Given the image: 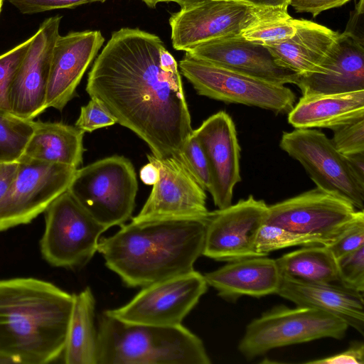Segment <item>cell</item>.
<instances>
[{
  "label": "cell",
  "instance_id": "1",
  "mask_svg": "<svg viewBox=\"0 0 364 364\" xmlns=\"http://www.w3.org/2000/svg\"><path fill=\"white\" fill-rule=\"evenodd\" d=\"M86 92L154 156L181 161L193 129L178 65L159 37L138 28L113 32L88 74Z\"/></svg>",
  "mask_w": 364,
  "mask_h": 364
},
{
  "label": "cell",
  "instance_id": "2",
  "mask_svg": "<svg viewBox=\"0 0 364 364\" xmlns=\"http://www.w3.org/2000/svg\"><path fill=\"white\" fill-rule=\"evenodd\" d=\"M210 213L205 218H133L113 235L100 238L97 252L107 268L131 287L189 272L203 255Z\"/></svg>",
  "mask_w": 364,
  "mask_h": 364
},
{
  "label": "cell",
  "instance_id": "3",
  "mask_svg": "<svg viewBox=\"0 0 364 364\" xmlns=\"http://www.w3.org/2000/svg\"><path fill=\"white\" fill-rule=\"evenodd\" d=\"M73 294L28 277L0 280V360L43 364L63 353Z\"/></svg>",
  "mask_w": 364,
  "mask_h": 364
},
{
  "label": "cell",
  "instance_id": "4",
  "mask_svg": "<svg viewBox=\"0 0 364 364\" xmlns=\"http://www.w3.org/2000/svg\"><path fill=\"white\" fill-rule=\"evenodd\" d=\"M210 364L202 340L182 326L127 323L105 311L99 319L97 364Z\"/></svg>",
  "mask_w": 364,
  "mask_h": 364
},
{
  "label": "cell",
  "instance_id": "5",
  "mask_svg": "<svg viewBox=\"0 0 364 364\" xmlns=\"http://www.w3.org/2000/svg\"><path fill=\"white\" fill-rule=\"evenodd\" d=\"M67 191L92 218L109 228L124 225L132 216L138 184L132 162L112 156L77 168Z\"/></svg>",
  "mask_w": 364,
  "mask_h": 364
},
{
  "label": "cell",
  "instance_id": "6",
  "mask_svg": "<svg viewBox=\"0 0 364 364\" xmlns=\"http://www.w3.org/2000/svg\"><path fill=\"white\" fill-rule=\"evenodd\" d=\"M348 327L339 318L315 308L277 306L247 326L238 350L252 360L277 348L323 338L342 339Z\"/></svg>",
  "mask_w": 364,
  "mask_h": 364
},
{
  "label": "cell",
  "instance_id": "7",
  "mask_svg": "<svg viewBox=\"0 0 364 364\" xmlns=\"http://www.w3.org/2000/svg\"><path fill=\"white\" fill-rule=\"evenodd\" d=\"M40 245L51 265L73 268L86 264L97 252L101 235L108 228L92 218L65 191L48 205Z\"/></svg>",
  "mask_w": 364,
  "mask_h": 364
},
{
  "label": "cell",
  "instance_id": "8",
  "mask_svg": "<svg viewBox=\"0 0 364 364\" xmlns=\"http://www.w3.org/2000/svg\"><path fill=\"white\" fill-rule=\"evenodd\" d=\"M181 73L200 95L288 114L296 96L284 85L248 76L188 56L179 62Z\"/></svg>",
  "mask_w": 364,
  "mask_h": 364
},
{
  "label": "cell",
  "instance_id": "9",
  "mask_svg": "<svg viewBox=\"0 0 364 364\" xmlns=\"http://www.w3.org/2000/svg\"><path fill=\"white\" fill-rule=\"evenodd\" d=\"M279 146L303 166L317 188L363 210L364 183L325 134L313 128L295 129L283 133Z\"/></svg>",
  "mask_w": 364,
  "mask_h": 364
},
{
  "label": "cell",
  "instance_id": "10",
  "mask_svg": "<svg viewBox=\"0 0 364 364\" xmlns=\"http://www.w3.org/2000/svg\"><path fill=\"white\" fill-rule=\"evenodd\" d=\"M77 168L21 157L0 200V231L31 223L67 191Z\"/></svg>",
  "mask_w": 364,
  "mask_h": 364
},
{
  "label": "cell",
  "instance_id": "11",
  "mask_svg": "<svg viewBox=\"0 0 364 364\" xmlns=\"http://www.w3.org/2000/svg\"><path fill=\"white\" fill-rule=\"evenodd\" d=\"M208 286L204 275L193 269L144 287L129 303L105 312L127 323L178 326L198 304Z\"/></svg>",
  "mask_w": 364,
  "mask_h": 364
},
{
  "label": "cell",
  "instance_id": "12",
  "mask_svg": "<svg viewBox=\"0 0 364 364\" xmlns=\"http://www.w3.org/2000/svg\"><path fill=\"white\" fill-rule=\"evenodd\" d=\"M270 11L229 0H201L183 6L169 18L173 47L186 51L210 40L239 35Z\"/></svg>",
  "mask_w": 364,
  "mask_h": 364
},
{
  "label": "cell",
  "instance_id": "13",
  "mask_svg": "<svg viewBox=\"0 0 364 364\" xmlns=\"http://www.w3.org/2000/svg\"><path fill=\"white\" fill-rule=\"evenodd\" d=\"M356 210L347 200L316 187L268 205L264 223L333 240Z\"/></svg>",
  "mask_w": 364,
  "mask_h": 364
},
{
  "label": "cell",
  "instance_id": "14",
  "mask_svg": "<svg viewBox=\"0 0 364 364\" xmlns=\"http://www.w3.org/2000/svg\"><path fill=\"white\" fill-rule=\"evenodd\" d=\"M267 208L263 200L250 196L234 205L210 212L203 255L228 262L259 256L255 243Z\"/></svg>",
  "mask_w": 364,
  "mask_h": 364
},
{
  "label": "cell",
  "instance_id": "15",
  "mask_svg": "<svg viewBox=\"0 0 364 364\" xmlns=\"http://www.w3.org/2000/svg\"><path fill=\"white\" fill-rule=\"evenodd\" d=\"M61 16L46 19L40 26L14 77L10 92L12 114L33 120L46 109V93L53 50Z\"/></svg>",
  "mask_w": 364,
  "mask_h": 364
},
{
  "label": "cell",
  "instance_id": "16",
  "mask_svg": "<svg viewBox=\"0 0 364 364\" xmlns=\"http://www.w3.org/2000/svg\"><path fill=\"white\" fill-rule=\"evenodd\" d=\"M147 159L158 168L159 178L134 219L205 218L209 215L205 190L178 159H160L153 154H147Z\"/></svg>",
  "mask_w": 364,
  "mask_h": 364
},
{
  "label": "cell",
  "instance_id": "17",
  "mask_svg": "<svg viewBox=\"0 0 364 364\" xmlns=\"http://www.w3.org/2000/svg\"><path fill=\"white\" fill-rule=\"evenodd\" d=\"M193 134L202 147L208 164V191L218 209L232 204L233 190L241 181L240 146L230 116L220 111L207 119Z\"/></svg>",
  "mask_w": 364,
  "mask_h": 364
},
{
  "label": "cell",
  "instance_id": "18",
  "mask_svg": "<svg viewBox=\"0 0 364 364\" xmlns=\"http://www.w3.org/2000/svg\"><path fill=\"white\" fill-rule=\"evenodd\" d=\"M186 55L276 84H295L299 77L279 65L264 46L240 34L202 43L187 50Z\"/></svg>",
  "mask_w": 364,
  "mask_h": 364
},
{
  "label": "cell",
  "instance_id": "19",
  "mask_svg": "<svg viewBox=\"0 0 364 364\" xmlns=\"http://www.w3.org/2000/svg\"><path fill=\"white\" fill-rule=\"evenodd\" d=\"M105 41L100 31L59 36L50 62L46 107L62 111L75 95L82 76Z\"/></svg>",
  "mask_w": 364,
  "mask_h": 364
},
{
  "label": "cell",
  "instance_id": "20",
  "mask_svg": "<svg viewBox=\"0 0 364 364\" xmlns=\"http://www.w3.org/2000/svg\"><path fill=\"white\" fill-rule=\"evenodd\" d=\"M295 85L303 95L364 90V41L346 31L338 33L320 73L299 75Z\"/></svg>",
  "mask_w": 364,
  "mask_h": 364
},
{
  "label": "cell",
  "instance_id": "21",
  "mask_svg": "<svg viewBox=\"0 0 364 364\" xmlns=\"http://www.w3.org/2000/svg\"><path fill=\"white\" fill-rule=\"evenodd\" d=\"M276 294L297 306L327 312L364 334V299L360 291L340 283L304 282L281 276Z\"/></svg>",
  "mask_w": 364,
  "mask_h": 364
},
{
  "label": "cell",
  "instance_id": "22",
  "mask_svg": "<svg viewBox=\"0 0 364 364\" xmlns=\"http://www.w3.org/2000/svg\"><path fill=\"white\" fill-rule=\"evenodd\" d=\"M204 277L220 296L231 301L243 296L259 298L276 294L281 281L275 259L267 256L230 261Z\"/></svg>",
  "mask_w": 364,
  "mask_h": 364
},
{
  "label": "cell",
  "instance_id": "23",
  "mask_svg": "<svg viewBox=\"0 0 364 364\" xmlns=\"http://www.w3.org/2000/svg\"><path fill=\"white\" fill-rule=\"evenodd\" d=\"M338 36V32L327 27L301 19L291 38L265 47L279 65L306 75L320 73L321 65Z\"/></svg>",
  "mask_w": 364,
  "mask_h": 364
},
{
  "label": "cell",
  "instance_id": "24",
  "mask_svg": "<svg viewBox=\"0 0 364 364\" xmlns=\"http://www.w3.org/2000/svg\"><path fill=\"white\" fill-rule=\"evenodd\" d=\"M362 118H364V90L302 95L288 113V122L296 129H333Z\"/></svg>",
  "mask_w": 364,
  "mask_h": 364
},
{
  "label": "cell",
  "instance_id": "25",
  "mask_svg": "<svg viewBox=\"0 0 364 364\" xmlns=\"http://www.w3.org/2000/svg\"><path fill=\"white\" fill-rule=\"evenodd\" d=\"M84 134L77 127L62 122L34 121L33 132L21 157L77 168L85 151Z\"/></svg>",
  "mask_w": 364,
  "mask_h": 364
},
{
  "label": "cell",
  "instance_id": "26",
  "mask_svg": "<svg viewBox=\"0 0 364 364\" xmlns=\"http://www.w3.org/2000/svg\"><path fill=\"white\" fill-rule=\"evenodd\" d=\"M95 300L90 287L73 294V305L63 350L66 364H97Z\"/></svg>",
  "mask_w": 364,
  "mask_h": 364
},
{
  "label": "cell",
  "instance_id": "27",
  "mask_svg": "<svg viewBox=\"0 0 364 364\" xmlns=\"http://www.w3.org/2000/svg\"><path fill=\"white\" fill-rule=\"evenodd\" d=\"M275 261L282 277L304 282H339L336 259L326 245L305 246Z\"/></svg>",
  "mask_w": 364,
  "mask_h": 364
},
{
  "label": "cell",
  "instance_id": "28",
  "mask_svg": "<svg viewBox=\"0 0 364 364\" xmlns=\"http://www.w3.org/2000/svg\"><path fill=\"white\" fill-rule=\"evenodd\" d=\"M301 21L287 11L272 10L249 25L240 35L250 42L265 46L291 38Z\"/></svg>",
  "mask_w": 364,
  "mask_h": 364
},
{
  "label": "cell",
  "instance_id": "29",
  "mask_svg": "<svg viewBox=\"0 0 364 364\" xmlns=\"http://www.w3.org/2000/svg\"><path fill=\"white\" fill-rule=\"evenodd\" d=\"M333 240L321 237L301 234L279 226L264 223L258 232L255 250L259 256L282 248L294 246L328 245Z\"/></svg>",
  "mask_w": 364,
  "mask_h": 364
},
{
  "label": "cell",
  "instance_id": "30",
  "mask_svg": "<svg viewBox=\"0 0 364 364\" xmlns=\"http://www.w3.org/2000/svg\"><path fill=\"white\" fill-rule=\"evenodd\" d=\"M34 120L0 114V161H18L33 132Z\"/></svg>",
  "mask_w": 364,
  "mask_h": 364
},
{
  "label": "cell",
  "instance_id": "31",
  "mask_svg": "<svg viewBox=\"0 0 364 364\" xmlns=\"http://www.w3.org/2000/svg\"><path fill=\"white\" fill-rule=\"evenodd\" d=\"M32 38L33 36L0 55V114H12L10 106L11 86Z\"/></svg>",
  "mask_w": 364,
  "mask_h": 364
},
{
  "label": "cell",
  "instance_id": "32",
  "mask_svg": "<svg viewBox=\"0 0 364 364\" xmlns=\"http://www.w3.org/2000/svg\"><path fill=\"white\" fill-rule=\"evenodd\" d=\"M336 259L339 283L363 293L364 290V245Z\"/></svg>",
  "mask_w": 364,
  "mask_h": 364
},
{
  "label": "cell",
  "instance_id": "33",
  "mask_svg": "<svg viewBox=\"0 0 364 364\" xmlns=\"http://www.w3.org/2000/svg\"><path fill=\"white\" fill-rule=\"evenodd\" d=\"M181 159L187 170L205 191L210 187V172L205 154L192 133L184 143Z\"/></svg>",
  "mask_w": 364,
  "mask_h": 364
},
{
  "label": "cell",
  "instance_id": "34",
  "mask_svg": "<svg viewBox=\"0 0 364 364\" xmlns=\"http://www.w3.org/2000/svg\"><path fill=\"white\" fill-rule=\"evenodd\" d=\"M362 245H364V211L357 210L333 241L326 246L337 259Z\"/></svg>",
  "mask_w": 364,
  "mask_h": 364
},
{
  "label": "cell",
  "instance_id": "35",
  "mask_svg": "<svg viewBox=\"0 0 364 364\" xmlns=\"http://www.w3.org/2000/svg\"><path fill=\"white\" fill-rule=\"evenodd\" d=\"M331 140L343 155L364 152V118L339 126L333 129Z\"/></svg>",
  "mask_w": 364,
  "mask_h": 364
},
{
  "label": "cell",
  "instance_id": "36",
  "mask_svg": "<svg viewBox=\"0 0 364 364\" xmlns=\"http://www.w3.org/2000/svg\"><path fill=\"white\" fill-rule=\"evenodd\" d=\"M117 123L115 117L96 98L91 97L89 102L81 107L75 127L87 132L109 127Z\"/></svg>",
  "mask_w": 364,
  "mask_h": 364
},
{
  "label": "cell",
  "instance_id": "37",
  "mask_svg": "<svg viewBox=\"0 0 364 364\" xmlns=\"http://www.w3.org/2000/svg\"><path fill=\"white\" fill-rule=\"evenodd\" d=\"M106 0H9L23 14H36L58 9L73 8L90 2Z\"/></svg>",
  "mask_w": 364,
  "mask_h": 364
},
{
  "label": "cell",
  "instance_id": "38",
  "mask_svg": "<svg viewBox=\"0 0 364 364\" xmlns=\"http://www.w3.org/2000/svg\"><path fill=\"white\" fill-rule=\"evenodd\" d=\"M310 364H363L364 345L353 342L346 350L333 355L306 362Z\"/></svg>",
  "mask_w": 364,
  "mask_h": 364
},
{
  "label": "cell",
  "instance_id": "39",
  "mask_svg": "<svg viewBox=\"0 0 364 364\" xmlns=\"http://www.w3.org/2000/svg\"><path fill=\"white\" fill-rule=\"evenodd\" d=\"M350 0H291L289 5L298 13H309L314 17L322 11L340 7Z\"/></svg>",
  "mask_w": 364,
  "mask_h": 364
},
{
  "label": "cell",
  "instance_id": "40",
  "mask_svg": "<svg viewBox=\"0 0 364 364\" xmlns=\"http://www.w3.org/2000/svg\"><path fill=\"white\" fill-rule=\"evenodd\" d=\"M346 26V32L364 41L363 38V0H360Z\"/></svg>",
  "mask_w": 364,
  "mask_h": 364
},
{
  "label": "cell",
  "instance_id": "41",
  "mask_svg": "<svg viewBox=\"0 0 364 364\" xmlns=\"http://www.w3.org/2000/svg\"><path fill=\"white\" fill-rule=\"evenodd\" d=\"M18 168V161H0V200L8 191Z\"/></svg>",
  "mask_w": 364,
  "mask_h": 364
},
{
  "label": "cell",
  "instance_id": "42",
  "mask_svg": "<svg viewBox=\"0 0 364 364\" xmlns=\"http://www.w3.org/2000/svg\"><path fill=\"white\" fill-rule=\"evenodd\" d=\"M240 1L252 6L271 10H280L287 11L291 0H233Z\"/></svg>",
  "mask_w": 364,
  "mask_h": 364
},
{
  "label": "cell",
  "instance_id": "43",
  "mask_svg": "<svg viewBox=\"0 0 364 364\" xmlns=\"http://www.w3.org/2000/svg\"><path fill=\"white\" fill-rule=\"evenodd\" d=\"M345 156L354 173L361 182L364 183V152Z\"/></svg>",
  "mask_w": 364,
  "mask_h": 364
},
{
  "label": "cell",
  "instance_id": "44",
  "mask_svg": "<svg viewBox=\"0 0 364 364\" xmlns=\"http://www.w3.org/2000/svg\"><path fill=\"white\" fill-rule=\"evenodd\" d=\"M139 176L144 183L153 186L158 180L159 171L154 164L149 162L141 168Z\"/></svg>",
  "mask_w": 364,
  "mask_h": 364
},
{
  "label": "cell",
  "instance_id": "45",
  "mask_svg": "<svg viewBox=\"0 0 364 364\" xmlns=\"http://www.w3.org/2000/svg\"><path fill=\"white\" fill-rule=\"evenodd\" d=\"M144 1L149 7L155 8L157 4L160 2H169L174 1L175 0H141Z\"/></svg>",
  "mask_w": 364,
  "mask_h": 364
},
{
  "label": "cell",
  "instance_id": "46",
  "mask_svg": "<svg viewBox=\"0 0 364 364\" xmlns=\"http://www.w3.org/2000/svg\"><path fill=\"white\" fill-rule=\"evenodd\" d=\"M200 1L201 0H175V2L181 6V7H183Z\"/></svg>",
  "mask_w": 364,
  "mask_h": 364
},
{
  "label": "cell",
  "instance_id": "47",
  "mask_svg": "<svg viewBox=\"0 0 364 364\" xmlns=\"http://www.w3.org/2000/svg\"><path fill=\"white\" fill-rule=\"evenodd\" d=\"M2 2H3V0H0V11H1V5H2Z\"/></svg>",
  "mask_w": 364,
  "mask_h": 364
},
{
  "label": "cell",
  "instance_id": "48",
  "mask_svg": "<svg viewBox=\"0 0 364 364\" xmlns=\"http://www.w3.org/2000/svg\"><path fill=\"white\" fill-rule=\"evenodd\" d=\"M0 363H5L3 360H0Z\"/></svg>",
  "mask_w": 364,
  "mask_h": 364
},
{
  "label": "cell",
  "instance_id": "49",
  "mask_svg": "<svg viewBox=\"0 0 364 364\" xmlns=\"http://www.w3.org/2000/svg\"><path fill=\"white\" fill-rule=\"evenodd\" d=\"M229 1H233V0H229Z\"/></svg>",
  "mask_w": 364,
  "mask_h": 364
}]
</instances>
